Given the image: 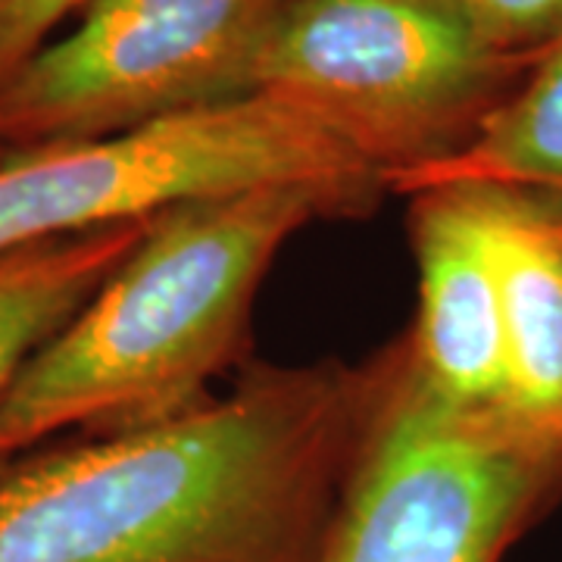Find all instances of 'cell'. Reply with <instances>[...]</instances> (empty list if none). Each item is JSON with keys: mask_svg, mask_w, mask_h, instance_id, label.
<instances>
[{"mask_svg": "<svg viewBox=\"0 0 562 562\" xmlns=\"http://www.w3.org/2000/svg\"><path fill=\"white\" fill-rule=\"evenodd\" d=\"M94 0H0V81L35 57L60 22L81 13Z\"/></svg>", "mask_w": 562, "mask_h": 562, "instance_id": "obj_12", "label": "cell"}, {"mask_svg": "<svg viewBox=\"0 0 562 562\" xmlns=\"http://www.w3.org/2000/svg\"><path fill=\"white\" fill-rule=\"evenodd\" d=\"M501 276L503 409L562 450V198L479 184Z\"/></svg>", "mask_w": 562, "mask_h": 562, "instance_id": "obj_8", "label": "cell"}, {"mask_svg": "<svg viewBox=\"0 0 562 562\" xmlns=\"http://www.w3.org/2000/svg\"><path fill=\"white\" fill-rule=\"evenodd\" d=\"M3 157H7V147H3V144H0V160H3Z\"/></svg>", "mask_w": 562, "mask_h": 562, "instance_id": "obj_14", "label": "cell"}, {"mask_svg": "<svg viewBox=\"0 0 562 562\" xmlns=\"http://www.w3.org/2000/svg\"><path fill=\"white\" fill-rule=\"evenodd\" d=\"M288 0H94L0 81V144L25 150L128 132L254 94Z\"/></svg>", "mask_w": 562, "mask_h": 562, "instance_id": "obj_6", "label": "cell"}, {"mask_svg": "<svg viewBox=\"0 0 562 562\" xmlns=\"http://www.w3.org/2000/svg\"><path fill=\"white\" fill-rule=\"evenodd\" d=\"M443 184H501L562 198V38L543 47L469 147L394 179L387 191L413 198Z\"/></svg>", "mask_w": 562, "mask_h": 562, "instance_id": "obj_10", "label": "cell"}, {"mask_svg": "<svg viewBox=\"0 0 562 562\" xmlns=\"http://www.w3.org/2000/svg\"><path fill=\"white\" fill-rule=\"evenodd\" d=\"M269 184L335 191L375 210L372 166L284 103L247 94L128 132L7 150L0 160V260L29 247L157 216L169 206Z\"/></svg>", "mask_w": 562, "mask_h": 562, "instance_id": "obj_5", "label": "cell"}, {"mask_svg": "<svg viewBox=\"0 0 562 562\" xmlns=\"http://www.w3.org/2000/svg\"><path fill=\"white\" fill-rule=\"evenodd\" d=\"M409 238L419 266V319L406 331L425 379L460 406L503 409L501 276L479 184L413 194Z\"/></svg>", "mask_w": 562, "mask_h": 562, "instance_id": "obj_7", "label": "cell"}, {"mask_svg": "<svg viewBox=\"0 0 562 562\" xmlns=\"http://www.w3.org/2000/svg\"><path fill=\"white\" fill-rule=\"evenodd\" d=\"M362 216L310 184H269L169 206L91 301L20 369L0 401V465L69 425L101 431L210 397L241 357L260 284L316 220Z\"/></svg>", "mask_w": 562, "mask_h": 562, "instance_id": "obj_2", "label": "cell"}, {"mask_svg": "<svg viewBox=\"0 0 562 562\" xmlns=\"http://www.w3.org/2000/svg\"><path fill=\"white\" fill-rule=\"evenodd\" d=\"M150 220L38 244L0 260V401L22 366L132 254Z\"/></svg>", "mask_w": 562, "mask_h": 562, "instance_id": "obj_9", "label": "cell"}, {"mask_svg": "<svg viewBox=\"0 0 562 562\" xmlns=\"http://www.w3.org/2000/svg\"><path fill=\"white\" fill-rule=\"evenodd\" d=\"M425 3H438V7H453V10L472 13V0H425Z\"/></svg>", "mask_w": 562, "mask_h": 562, "instance_id": "obj_13", "label": "cell"}, {"mask_svg": "<svg viewBox=\"0 0 562 562\" xmlns=\"http://www.w3.org/2000/svg\"><path fill=\"white\" fill-rule=\"evenodd\" d=\"M535 60L503 50L453 7L288 0L254 69V94L316 122L387 191L469 147Z\"/></svg>", "mask_w": 562, "mask_h": 562, "instance_id": "obj_4", "label": "cell"}, {"mask_svg": "<svg viewBox=\"0 0 562 562\" xmlns=\"http://www.w3.org/2000/svg\"><path fill=\"white\" fill-rule=\"evenodd\" d=\"M560 494V447L443 397L401 335L310 562H503Z\"/></svg>", "mask_w": 562, "mask_h": 562, "instance_id": "obj_3", "label": "cell"}, {"mask_svg": "<svg viewBox=\"0 0 562 562\" xmlns=\"http://www.w3.org/2000/svg\"><path fill=\"white\" fill-rule=\"evenodd\" d=\"M472 20L503 50L541 54L562 38V0H472Z\"/></svg>", "mask_w": 562, "mask_h": 562, "instance_id": "obj_11", "label": "cell"}, {"mask_svg": "<svg viewBox=\"0 0 562 562\" xmlns=\"http://www.w3.org/2000/svg\"><path fill=\"white\" fill-rule=\"evenodd\" d=\"M375 357L254 366L222 397L0 465V562H310Z\"/></svg>", "mask_w": 562, "mask_h": 562, "instance_id": "obj_1", "label": "cell"}]
</instances>
